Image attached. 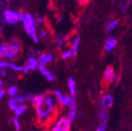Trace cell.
Segmentation results:
<instances>
[{
	"instance_id": "6da1fadb",
	"label": "cell",
	"mask_w": 132,
	"mask_h": 131,
	"mask_svg": "<svg viewBox=\"0 0 132 131\" xmlns=\"http://www.w3.org/2000/svg\"><path fill=\"white\" fill-rule=\"evenodd\" d=\"M37 116L40 120L50 119L55 111V100L52 95H46L44 99L36 107Z\"/></svg>"
},
{
	"instance_id": "7a4b0ae2",
	"label": "cell",
	"mask_w": 132,
	"mask_h": 131,
	"mask_svg": "<svg viewBox=\"0 0 132 131\" xmlns=\"http://www.w3.org/2000/svg\"><path fill=\"white\" fill-rule=\"evenodd\" d=\"M20 44L19 42H13L11 44H1L0 45V57L7 60H13L20 51Z\"/></svg>"
},
{
	"instance_id": "3957f363",
	"label": "cell",
	"mask_w": 132,
	"mask_h": 131,
	"mask_svg": "<svg viewBox=\"0 0 132 131\" xmlns=\"http://www.w3.org/2000/svg\"><path fill=\"white\" fill-rule=\"evenodd\" d=\"M22 22H23V27H24L27 34L37 43L38 36H37V31H36V27H35V20L33 19V17L29 14H25L24 18L22 19Z\"/></svg>"
},
{
	"instance_id": "277c9868",
	"label": "cell",
	"mask_w": 132,
	"mask_h": 131,
	"mask_svg": "<svg viewBox=\"0 0 132 131\" xmlns=\"http://www.w3.org/2000/svg\"><path fill=\"white\" fill-rule=\"evenodd\" d=\"M25 14H22V13H19L16 11L14 10H6L4 12V18L5 20H6V23L8 24H16L19 21H21L24 18Z\"/></svg>"
},
{
	"instance_id": "5b68a950",
	"label": "cell",
	"mask_w": 132,
	"mask_h": 131,
	"mask_svg": "<svg viewBox=\"0 0 132 131\" xmlns=\"http://www.w3.org/2000/svg\"><path fill=\"white\" fill-rule=\"evenodd\" d=\"M71 121L67 117H60L56 121L55 125L52 127V131H70Z\"/></svg>"
},
{
	"instance_id": "8992f818",
	"label": "cell",
	"mask_w": 132,
	"mask_h": 131,
	"mask_svg": "<svg viewBox=\"0 0 132 131\" xmlns=\"http://www.w3.org/2000/svg\"><path fill=\"white\" fill-rule=\"evenodd\" d=\"M115 70L111 66H108V67L105 68V72L103 73V78H102V81H103V84L105 85H108L109 84H111L113 82V78L115 75Z\"/></svg>"
},
{
	"instance_id": "52a82bcc",
	"label": "cell",
	"mask_w": 132,
	"mask_h": 131,
	"mask_svg": "<svg viewBox=\"0 0 132 131\" xmlns=\"http://www.w3.org/2000/svg\"><path fill=\"white\" fill-rule=\"evenodd\" d=\"M114 104V97L110 94H105L101 98V107L103 109H109Z\"/></svg>"
},
{
	"instance_id": "ba28073f",
	"label": "cell",
	"mask_w": 132,
	"mask_h": 131,
	"mask_svg": "<svg viewBox=\"0 0 132 131\" xmlns=\"http://www.w3.org/2000/svg\"><path fill=\"white\" fill-rule=\"evenodd\" d=\"M39 61H37V59H35V58L33 57H30L28 59V63L27 65L24 67V72L27 73L28 71H34V70H36L37 68H39Z\"/></svg>"
},
{
	"instance_id": "9c48e42d",
	"label": "cell",
	"mask_w": 132,
	"mask_h": 131,
	"mask_svg": "<svg viewBox=\"0 0 132 131\" xmlns=\"http://www.w3.org/2000/svg\"><path fill=\"white\" fill-rule=\"evenodd\" d=\"M117 46V39L113 37L107 38L105 42V45H104V49L106 52H109V51H113L114 49Z\"/></svg>"
},
{
	"instance_id": "30bf717a",
	"label": "cell",
	"mask_w": 132,
	"mask_h": 131,
	"mask_svg": "<svg viewBox=\"0 0 132 131\" xmlns=\"http://www.w3.org/2000/svg\"><path fill=\"white\" fill-rule=\"evenodd\" d=\"M38 69L39 70V72H41V74H42V75H43L48 81H50V82H52V81H54V79H55V76H54V74L52 73L50 70H48L45 66L39 65Z\"/></svg>"
},
{
	"instance_id": "8fae6325",
	"label": "cell",
	"mask_w": 132,
	"mask_h": 131,
	"mask_svg": "<svg viewBox=\"0 0 132 131\" xmlns=\"http://www.w3.org/2000/svg\"><path fill=\"white\" fill-rule=\"evenodd\" d=\"M77 115V109H76V104H75V100L70 104V107H69V110L68 113H67V117H68L69 120L72 122L75 119Z\"/></svg>"
},
{
	"instance_id": "7c38bea8",
	"label": "cell",
	"mask_w": 132,
	"mask_h": 131,
	"mask_svg": "<svg viewBox=\"0 0 132 131\" xmlns=\"http://www.w3.org/2000/svg\"><path fill=\"white\" fill-rule=\"evenodd\" d=\"M53 59V55L52 53H43L41 54L40 57L39 59V63L41 66H45L47 63H49L50 62H52Z\"/></svg>"
},
{
	"instance_id": "4fadbf2b",
	"label": "cell",
	"mask_w": 132,
	"mask_h": 131,
	"mask_svg": "<svg viewBox=\"0 0 132 131\" xmlns=\"http://www.w3.org/2000/svg\"><path fill=\"white\" fill-rule=\"evenodd\" d=\"M68 88L70 94H72V96L75 95V94H76V84H75V81L72 77H70L68 79Z\"/></svg>"
},
{
	"instance_id": "5bb4252c",
	"label": "cell",
	"mask_w": 132,
	"mask_h": 131,
	"mask_svg": "<svg viewBox=\"0 0 132 131\" xmlns=\"http://www.w3.org/2000/svg\"><path fill=\"white\" fill-rule=\"evenodd\" d=\"M108 117H109V115H108V112L105 109H103L98 113V119L103 123H106L107 120H108Z\"/></svg>"
},
{
	"instance_id": "9a60e30c",
	"label": "cell",
	"mask_w": 132,
	"mask_h": 131,
	"mask_svg": "<svg viewBox=\"0 0 132 131\" xmlns=\"http://www.w3.org/2000/svg\"><path fill=\"white\" fill-rule=\"evenodd\" d=\"M80 37H75L73 39H72V51L73 52V54L77 53V51H78V48H79V45H80Z\"/></svg>"
},
{
	"instance_id": "2e32d148",
	"label": "cell",
	"mask_w": 132,
	"mask_h": 131,
	"mask_svg": "<svg viewBox=\"0 0 132 131\" xmlns=\"http://www.w3.org/2000/svg\"><path fill=\"white\" fill-rule=\"evenodd\" d=\"M45 96H46V95L44 94H38V95H34V96H32V98H31L30 101H31V103L33 104V105L37 107L38 104H39L41 101L43 100Z\"/></svg>"
},
{
	"instance_id": "e0dca14e",
	"label": "cell",
	"mask_w": 132,
	"mask_h": 131,
	"mask_svg": "<svg viewBox=\"0 0 132 131\" xmlns=\"http://www.w3.org/2000/svg\"><path fill=\"white\" fill-rule=\"evenodd\" d=\"M26 109H27V107H26V104H25L19 105V107H16V108L14 110L15 117H19V116H21L22 114H24L25 111H26Z\"/></svg>"
},
{
	"instance_id": "ac0fdd59",
	"label": "cell",
	"mask_w": 132,
	"mask_h": 131,
	"mask_svg": "<svg viewBox=\"0 0 132 131\" xmlns=\"http://www.w3.org/2000/svg\"><path fill=\"white\" fill-rule=\"evenodd\" d=\"M53 96L55 97V99L57 100V102L59 103V104H62V102H63V99H64V94H62L61 91L54 90L53 91Z\"/></svg>"
},
{
	"instance_id": "d6986e66",
	"label": "cell",
	"mask_w": 132,
	"mask_h": 131,
	"mask_svg": "<svg viewBox=\"0 0 132 131\" xmlns=\"http://www.w3.org/2000/svg\"><path fill=\"white\" fill-rule=\"evenodd\" d=\"M74 101L73 97L72 94H65L64 95L63 102H62V105L63 107H70V104Z\"/></svg>"
},
{
	"instance_id": "ffe728a7",
	"label": "cell",
	"mask_w": 132,
	"mask_h": 131,
	"mask_svg": "<svg viewBox=\"0 0 132 131\" xmlns=\"http://www.w3.org/2000/svg\"><path fill=\"white\" fill-rule=\"evenodd\" d=\"M118 26V20H112L110 21L109 23H108V25H107L106 27V30L108 31V32H110V31H113L114 29H117V27Z\"/></svg>"
},
{
	"instance_id": "44dd1931",
	"label": "cell",
	"mask_w": 132,
	"mask_h": 131,
	"mask_svg": "<svg viewBox=\"0 0 132 131\" xmlns=\"http://www.w3.org/2000/svg\"><path fill=\"white\" fill-rule=\"evenodd\" d=\"M6 93H7L9 95H11V96H16V93H18V87L15 85H11L9 86L7 89H6Z\"/></svg>"
},
{
	"instance_id": "7402d4cb",
	"label": "cell",
	"mask_w": 132,
	"mask_h": 131,
	"mask_svg": "<svg viewBox=\"0 0 132 131\" xmlns=\"http://www.w3.org/2000/svg\"><path fill=\"white\" fill-rule=\"evenodd\" d=\"M72 55H74V54H73V52H72V50H67V51H64L62 53V60L70 59Z\"/></svg>"
},
{
	"instance_id": "603a6c76",
	"label": "cell",
	"mask_w": 132,
	"mask_h": 131,
	"mask_svg": "<svg viewBox=\"0 0 132 131\" xmlns=\"http://www.w3.org/2000/svg\"><path fill=\"white\" fill-rule=\"evenodd\" d=\"M106 127H107L106 123H103V122H102V123L96 127L95 131H106Z\"/></svg>"
},
{
	"instance_id": "cb8c5ba5",
	"label": "cell",
	"mask_w": 132,
	"mask_h": 131,
	"mask_svg": "<svg viewBox=\"0 0 132 131\" xmlns=\"http://www.w3.org/2000/svg\"><path fill=\"white\" fill-rule=\"evenodd\" d=\"M13 124H14V127H15V128H16V130L19 131V129H20V125H19V123L18 117H15V118L13 119Z\"/></svg>"
},
{
	"instance_id": "d4e9b609",
	"label": "cell",
	"mask_w": 132,
	"mask_h": 131,
	"mask_svg": "<svg viewBox=\"0 0 132 131\" xmlns=\"http://www.w3.org/2000/svg\"><path fill=\"white\" fill-rule=\"evenodd\" d=\"M56 42H57V44L59 46H62V45H63V39H61V38H59V37H58L57 39H56Z\"/></svg>"
},
{
	"instance_id": "484cf974",
	"label": "cell",
	"mask_w": 132,
	"mask_h": 131,
	"mask_svg": "<svg viewBox=\"0 0 132 131\" xmlns=\"http://www.w3.org/2000/svg\"><path fill=\"white\" fill-rule=\"evenodd\" d=\"M76 1L79 4H82V5H85L89 2V0H76Z\"/></svg>"
},
{
	"instance_id": "4316f807",
	"label": "cell",
	"mask_w": 132,
	"mask_h": 131,
	"mask_svg": "<svg viewBox=\"0 0 132 131\" xmlns=\"http://www.w3.org/2000/svg\"><path fill=\"white\" fill-rule=\"evenodd\" d=\"M5 93H6V91L3 90V89H0V100L3 98V96L5 95Z\"/></svg>"
},
{
	"instance_id": "83f0119b",
	"label": "cell",
	"mask_w": 132,
	"mask_h": 131,
	"mask_svg": "<svg viewBox=\"0 0 132 131\" xmlns=\"http://www.w3.org/2000/svg\"><path fill=\"white\" fill-rule=\"evenodd\" d=\"M118 73H115L114 78H113V82H112V83H116L117 81H118Z\"/></svg>"
},
{
	"instance_id": "f1b7e54d",
	"label": "cell",
	"mask_w": 132,
	"mask_h": 131,
	"mask_svg": "<svg viewBox=\"0 0 132 131\" xmlns=\"http://www.w3.org/2000/svg\"><path fill=\"white\" fill-rule=\"evenodd\" d=\"M46 37V32L45 31H43V32L40 33V36H39V38H41V39H43V38Z\"/></svg>"
},
{
	"instance_id": "f546056e",
	"label": "cell",
	"mask_w": 132,
	"mask_h": 131,
	"mask_svg": "<svg viewBox=\"0 0 132 131\" xmlns=\"http://www.w3.org/2000/svg\"><path fill=\"white\" fill-rule=\"evenodd\" d=\"M3 85V82H2V80H0V88H1V86Z\"/></svg>"
},
{
	"instance_id": "4dcf8cb0",
	"label": "cell",
	"mask_w": 132,
	"mask_h": 131,
	"mask_svg": "<svg viewBox=\"0 0 132 131\" xmlns=\"http://www.w3.org/2000/svg\"><path fill=\"white\" fill-rule=\"evenodd\" d=\"M130 1H131V5H132V0H130Z\"/></svg>"
}]
</instances>
